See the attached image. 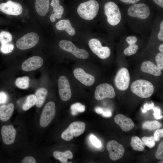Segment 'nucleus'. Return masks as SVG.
Listing matches in <instances>:
<instances>
[{"label": "nucleus", "mask_w": 163, "mask_h": 163, "mask_svg": "<svg viewBox=\"0 0 163 163\" xmlns=\"http://www.w3.org/2000/svg\"><path fill=\"white\" fill-rule=\"evenodd\" d=\"M99 5L94 0H90L81 3L78 6L77 11L79 16L83 19L91 20L97 15Z\"/></svg>", "instance_id": "f257e3e1"}, {"label": "nucleus", "mask_w": 163, "mask_h": 163, "mask_svg": "<svg viewBox=\"0 0 163 163\" xmlns=\"http://www.w3.org/2000/svg\"><path fill=\"white\" fill-rule=\"evenodd\" d=\"M132 91L142 98L150 97L154 91V87L150 82L145 80L139 79L134 82L131 86Z\"/></svg>", "instance_id": "f03ea898"}, {"label": "nucleus", "mask_w": 163, "mask_h": 163, "mask_svg": "<svg viewBox=\"0 0 163 163\" xmlns=\"http://www.w3.org/2000/svg\"><path fill=\"white\" fill-rule=\"evenodd\" d=\"M104 8L109 24L112 26L117 25L121 18V12L118 6L112 2H109L105 3Z\"/></svg>", "instance_id": "7ed1b4c3"}, {"label": "nucleus", "mask_w": 163, "mask_h": 163, "mask_svg": "<svg viewBox=\"0 0 163 163\" xmlns=\"http://www.w3.org/2000/svg\"><path fill=\"white\" fill-rule=\"evenodd\" d=\"M85 124L81 121H75L70 124L62 133V138L65 140L69 141L74 137H78L85 131Z\"/></svg>", "instance_id": "20e7f679"}, {"label": "nucleus", "mask_w": 163, "mask_h": 163, "mask_svg": "<svg viewBox=\"0 0 163 163\" xmlns=\"http://www.w3.org/2000/svg\"><path fill=\"white\" fill-rule=\"evenodd\" d=\"M39 38L38 35L36 33H29L17 40L16 46L21 50L28 49L35 46L38 43Z\"/></svg>", "instance_id": "39448f33"}, {"label": "nucleus", "mask_w": 163, "mask_h": 163, "mask_svg": "<svg viewBox=\"0 0 163 163\" xmlns=\"http://www.w3.org/2000/svg\"><path fill=\"white\" fill-rule=\"evenodd\" d=\"M59 45L62 49L71 53L78 58L85 59L89 56V53L86 50L78 48L70 41L61 40L59 42Z\"/></svg>", "instance_id": "423d86ee"}, {"label": "nucleus", "mask_w": 163, "mask_h": 163, "mask_svg": "<svg viewBox=\"0 0 163 163\" xmlns=\"http://www.w3.org/2000/svg\"><path fill=\"white\" fill-rule=\"evenodd\" d=\"M56 113L55 105L53 101L47 103L42 110L40 120V123L43 127L47 126L55 117Z\"/></svg>", "instance_id": "0eeeda50"}, {"label": "nucleus", "mask_w": 163, "mask_h": 163, "mask_svg": "<svg viewBox=\"0 0 163 163\" xmlns=\"http://www.w3.org/2000/svg\"><path fill=\"white\" fill-rule=\"evenodd\" d=\"M149 6L144 3L135 4L129 7L127 10L129 16L142 19L147 18L150 14Z\"/></svg>", "instance_id": "6e6552de"}, {"label": "nucleus", "mask_w": 163, "mask_h": 163, "mask_svg": "<svg viewBox=\"0 0 163 163\" xmlns=\"http://www.w3.org/2000/svg\"><path fill=\"white\" fill-rule=\"evenodd\" d=\"M130 81V75L128 69L125 68L120 69L114 79V83L116 88L120 90H125L129 87Z\"/></svg>", "instance_id": "1a4fd4ad"}, {"label": "nucleus", "mask_w": 163, "mask_h": 163, "mask_svg": "<svg viewBox=\"0 0 163 163\" xmlns=\"http://www.w3.org/2000/svg\"><path fill=\"white\" fill-rule=\"evenodd\" d=\"M88 45L92 51L101 59H106L110 54V48L107 46H103L100 41L96 39H91Z\"/></svg>", "instance_id": "9d476101"}, {"label": "nucleus", "mask_w": 163, "mask_h": 163, "mask_svg": "<svg viewBox=\"0 0 163 163\" xmlns=\"http://www.w3.org/2000/svg\"><path fill=\"white\" fill-rule=\"evenodd\" d=\"M115 95L113 87L109 84H101L96 88L94 97L97 100H101L106 98H113Z\"/></svg>", "instance_id": "9b49d317"}, {"label": "nucleus", "mask_w": 163, "mask_h": 163, "mask_svg": "<svg viewBox=\"0 0 163 163\" xmlns=\"http://www.w3.org/2000/svg\"><path fill=\"white\" fill-rule=\"evenodd\" d=\"M106 147L109 152L110 159L113 161H116L121 158L125 152L123 146L116 140H112L108 142Z\"/></svg>", "instance_id": "f8f14e48"}, {"label": "nucleus", "mask_w": 163, "mask_h": 163, "mask_svg": "<svg viewBox=\"0 0 163 163\" xmlns=\"http://www.w3.org/2000/svg\"><path fill=\"white\" fill-rule=\"evenodd\" d=\"M0 11L6 14L17 16L21 14L23 8L20 3L9 0L0 4Z\"/></svg>", "instance_id": "ddd939ff"}, {"label": "nucleus", "mask_w": 163, "mask_h": 163, "mask_svg": "<svg viewBox=\"0 0 163 163\" xmlns=\"http://www.w3.org/2000/svg\"><path fill=\"white\" fill-rule=\"evenodd\" d=\"M59 93L61 100L64 101H68L71 97L72 92L69 83L65 76H60L58 80Z\"/></svg>", "instance_id": "4468645a"}, {"label": "nucleus", "mask_w": 163, "mask_h": 163, "mask_svg": "<svg viewBox=\"0 0 163 163\" xmlns=\"http://www.w3.org/2000/svg\"><path fill=\"white\" fill-rule=\"evenodd\" d=\"M43 63V60L41 57L38 56H33L23 62L21 68L25 71H30L40 68Z\"/></svg>", "instance_id": "2eb2a0df"}, {"label": "nucleus", "mask_w": 163, "mask_h": 163, "mask_svg": "<svg viewBox=\"0 0 163 163\" xmlns=\"http://www.w3.org/2000/svg\"><path fill=\"white\" fill-rule=\"evenodd\" d=\"M16 133V129L12 125L3 126L1 130L3 142L8 145L13 143L15 140Z\"/></svg>", "instance_id": "dca6fc26"}, {"label": "nucleus", "mask_w": 163, "mask_h": 163, "mask_svg": "<svg viewBox=\"0 0 163 163\" xmlns=\"http://www.w3.org/2000/svg\"><path fill=\"white\" fill-rule=\"evenodd\" d=\"M73 73L75 77L85 86H90L94 82V77L86 73L82 68H76L74 70Z\"/></svg>", "instance_id": "f3484780"}, {"label": "nucleus", "mask_w": 163, "mask_h": 163, "mask_svg": "<svg viewBox=\"0 0 163 163\" xmlns=\"http://www.w3.org/2000/svg\"><path fill=\"white\" fill-rule=\"evenodd\" d=\"M114 120L122 130L125 132L131 130L135 126L133 121L130 118L122 114L117 115L114 117Z\"/></svg>", "instance_id": "a211bd4d"}, {"label": "nucleus", "mask_w": 163, "mask_h": 163, "mask_svg": "<svg viewBox=\"0 0 163 163\" xmlns=\"http://www.w3.org/2000/svg\"><path fill=\"white\" fill-rule=\"evenodd\" d=\"M141 70L143 72L155 76H159L161 74L160 68L150 61L143 62L141 66Z\"/></svg>", "instance_id": "6ab92c4d"}, {"label": "nucleus", "mask_w": 163, "mask_h": 163, "mask_svg": "<svg viewBox=\"0 0 163 163\" xmlns=\"http://www.w3.org/2000/svg\"><path fill=\"white\" fill-rule=\"evenodd\" d=\"M50 5L53 8V11L50 16V19L52 22H53L55 21L56 18H61L64 8L62 6L59 5V0H52Z\"/></svg>", "instance_id": "aec40b11"}, {"label": "nucleus", "mask_w": 163, "mask_h": 163, "mask_svg": "<svg viewBox=\"0 0 163 163\" xmlns=\"http://www.w3.org/2000/svg\"><path fill=\"white\" fill-rule=\"evenodd\" d=\"M56 27L60 30H64L70 36H73L75 33V29L73 27L70 21L68 19L59 21L56 24Z\"/></svg>", "instance_id": "412c9836"}, {"label": "nucleus", "mask_w": 163, "mask_h": 163, "mask_svg": "<svg viewBox=\"0 0 163 163\" xmlns=\"http://www.w3.org/2000/svg\"><path fill=\"white\" fill-rule=\"evenodd\" d=\"M14 109L13 104L10 103L7 105L0 107V119L3 121L9 120L12 114Z\"/></svg>", "instance_id": "4be33fe9"}, {"label": "nucleus", "mask_w": 163, "mask_h": 163, "mask_svg": "<svg viewBox=\"0 0 163 163\" xmlns=\"http://www.w3.org/2000/svg\"><path fill=\"white\" fill-rule=\"evenodd\" d=\"M50 0H36L35 8L37 13L44 16L47 13L49 8Z\"/></svg>", "instance_id": "5701e85b"}, {"label": "nucleus", "mask_w": 163, "mask_h": 163, "mask_svg": "<svg viewBox=\"0 0 163 163\" xmlns=\"http://www.w3.org/2000/svg\"><path fill=\"white\" fill-rule=\"evenodd\" d=\"M47 93V90L43 88H39L36 91L35 95L37 99L36 104L37 107H40L43 106Z\"/></svg>", "instance_id": "b1692460"}, {"label": "nucleus", "mask_w": 163, "mask_h": 163, "mask_svg": "<svg viewBox=\"0 0 163 163\" xmlns=\"http://www.w3.org/2000/svg\"><path fill=\"white\" fill-rule=\"evenodd\" d=\"M53 154L55 159L59 160L62 163H67L68 159H71L73 157L72 152L69 150H66L64 152L56 151L53 152Z\"/></svg>", "instance_id": "393cba45"}, {"label": "nucleus", "mask_w": 163, "mask_h": 163, "mask_svg": "<svg viewBox=\"0 0 163 163\" xmlns=\"http://www.w3.org/2000/svg\"><path fill=\"white\" fill-rule=\"evenodd\" d=\"M130 145L133 149L136 151H142L145 147V145L142 140L137 136L131 138Z\"/></svg>", "instance_id": "a878e982"}, {"label": "nucleus", "mask_w": 163, "mask_h": 163, "mask_svg": "<svg viewBox=\"0 0 163 163\" xmlns=\"http://www.w3.org/2000/svg\"><path fill=\"white\" fill-rule=\"evenodd\" d=\"M162 126L161 123L156 120L146 121L142 125V128L144 129L153 130L160 129Z\"/></svg>", "instance_id": "bb28decb"}, {"label": "nucleus", "mask_w": 163, "mask_h": 163, "mask_svg": "<svg viewBox=\"0 0 163 163\" xmlns=\"http://www.w3.org/2000/svg\"><path fill=\"white\" fill-rule=\"evenodd\" d=\"M36 98L35 95L30 94L28 96L23 105V110L25 111L28 110L36 104Z\"/></svg>", "instance_id": "cd10ccee"}, {"label": "nucleus", "mask_w": 163, "mask_h": 163, "mask_svg": "<svg viewBox=\"0 0 163 163\" xmlns=\"http://www.w3.org/2000/svg\"><path fill=\"white\" fill-rule=\"evenodd\" d=\"M15 85L17 87L20 88L26 89L29 86V78L27 76L18 77L15 81Z\"/></svg>", "instance_id": "c85d7f7f"}, {"label": "nucleus", "mask_w": 163, "mask_h": 163, "mask_svg": "<svg viewBox=\"0 0 163 163\" xmlns=\"http://www.w3.org/2000/svg\"><path fill=\"white\" fill-rule=\"evenodd\" d=\"M70 109L72 114L75 116L79 113L84 112L85 109V106L80 103L77 102L72 104Z\"/></svg>", "instance_id": "c756f323"}, {"label": "nucleus", "mask_w": 163, "mask_h": 163, "mask_svg": "<svg viewBox=\"0 0 163 163\" xmlns=\"http://www.w3.org/2000/svg\"><path fill=\"white\" fill-rule=\"evenodd\" d=\"M12 40V36L10 32L3 31L0 33V43L2 44L9 43Z\"/></svg>", "instance_id": "7c9ffc66"}, {"label": "nucleus", "mask_w": 163, "mask_h": 163, "mask_svg": "<svg viewBox=\"0 0 163 163\" xmlns=\"http://www.w3.org/2000/svg\"><path fill=\"white\" fill-rule=\"evenodd\" d=\"M141 140L145 145L150 148H152L155 144V141L153 136L150 137H143Z\"/></svg>", "instance_id": "2f4dec72"}, {"label": "nucleus", "mask_w": 163, "mask_h": 163, "mask_svg": "<svg viewBox=\"0 0 163 163\" xmlns=\"http://www.w3.org/2000/svg\"><path fill=\"white\" fill-rule=\"evenodd\" d=\"M138 49V46L134 44L129 46L124 51V53L126 55L129 56L135 54Z\"/></svg>", "instance_id": "473e14b6"}, {"label": "nucleus", "mask_w": 163, "mask_h": 163, "mask_svg": "<svg viewBox=\"0 0 163 163\" xmlns=\"http://www.w3.org/2000/svg\"><path fill=\"white\" fill-rule=\"evenodd\" d=\"M14 48V46L13 44L8 43L2 44L0 47V50L3 53L8 54L11 53Z\"/></svg>", "instance_id": "72a5a7b5"}, {"label": "nucleus", "mask_w": 163, "mask_h": 163, "mask_svg": "<svg viewBox=\"0 0 163 163\" xmlns=\"http://www.w3.org/2000/svg\"><path fill=\"white\" fill-rule=\"evenodd\" d=\"M163 53H158L155 56V60L157 66L161 70L163 69Z\"/></svg>", "instance_id": "f704fd0d"}, {"label": "nucleus", "mask_w": 163, "mask_h": 163, "mask_svg": "<svg viewBox=\"0 0 163 163\" xmlns=\"http://www.w3.org/2000/svg\"><path fill=\"white\" fill-rule=\"evenodd\" d=\"M155 156L158 159H162L163 158V141L159 144L157 151L155 153Z\"/></svg>", "instance_id": "c9c22d12"}, {"label": "nucleus", "mask_w": 163, "mask_h": 163, "mask_svg": "<svg viewBox=\"0 0 163 163\" xmlns=\"http://www.w3.org/2000/svg\"><path fill=\"white\" fill-rule=\"evenodd\" d=\"M90 139L92 143L97 148H100L102 146L101 142L94 136L91 135L90 137Z\"/></svg>", "instance_id": "e433bc0d"}, {"label": "nucleus", "mask_w": 163, "mask_h": 163, "mask_svg": "<svg viewBox=\"0 0 163 163\" xmlns=\"http://www.w3.org/2000/svg\"><path fill=\"white\" fill-rule=\"evenodd\" d=\"M153 136L155 141H159L160 138L163 137V129H156L154 133Z\"/></svg>", "instance_id": "4c0bfd02"}, {"label": "nucleus", "mask_w": 163, "mask_h": 163, "mask_svg": "<svg viewBox=\"0 0 163 163\" xmlns=\"http://www.w3.org/2000/svg\"><path fill=\"white\" fill-rule=\"evenodd\" d=\"M8 100L7 94L3 91L0 92V104L6 103Z\"/></svg>", "instance_id": "58836bf2"}, {"label": "nucleus", "mask_w": 163, "mask_h": 163, "mask_svg": "<svg viewBox=\"0 0 163 163\" xmlns=\"http://www.w3.org/2000/svg\"><path fill=\"white\" fill-rule=\"evenodd\" d=\"M127 42L129 45L135 44L137 41V38L134 36H129L126 39Z\"/></svg>", "instance_id": "ea45409f"}, {"label": "nucleus", "mask_w": 163, "mask_h": 163, "mask_svg": "<svg viewBox=\"0 0 163 163\" xmlns=\"http://www.w3.org/2000/svg\"><path fill=\"white\" fill-rule=\"evenodd\" d=\"M21 162L22 163H35L36 162L34 157L31 156H27L24 158Z\"/></svg>", "instance_id": "a19ab883"}, {"label": "nucleus", "mask_w": 163, "mask_h": 163, "mask_svg": "<svg viewBox=\"0 0 163 163\" xmlns=\"http://www.w3.org/2000/svg\"><path fill=\"white\" fill-rule=\"evenodd\" d=\"M158 37L159 40L163 41V21L161 22L160 24V31L158 34Z\"/></svg>", "instance_id": "79ce46f5"}, {"label": "nucleus", "mask_w": 163, "mask_h": 163, "mask_svg": "<svg viewBox=\"0 0 163 163\" xmlns=\"http://www.w3.org/2000/svg\"><path fill=\"white\" fill-rule=\"evenodd\" d=\"M152 109L154 112L153 114L155 118L160 119L162 118V116L160 115V110L159 109L153 107Z\"/></svg>", "instance_id": "37998d69"}, {"label": "nucleus", "mask_w": 163, "mask_h": 163, "mask_svg": "<svg viewBox=\"0 0 163 163\" xmlns=\"http://www.w3.org/2000/svg\"><path fill=\"white\" fill-rule=\"evenodd\" d=\"M153 107L154 104L153 103H152V104H149V105H148V104H146L144 105V109H142V112L143 113H145L146 112L147 110H149L152 109Z\"/></svg>", "instance_id": "c03bdc74"}, {"label": "nucleus", "mask_w": 163, "mask_h": 163, "mask_svg": "<svg viewBox=\"0 0 163 163\" xmlns=\"http://www.w3.org/2000/svg\"><path fill=\"white\" fill-rule=\"evenodd\" d=\"M122 2L127 4H135L139 2V0H120Z\"/></svg>", "instance_id": "a18cd8bd"}, {"label": "nucleus", "mask_w": 163, "mask_h": 163, "mask_svg": "<svg viewBox=\"0 0 163 163\" xmlns=\"http://www.w3.org/2000/svg\"><path fill=\"white\" fill-rule=\"evenodd\" d=\"M102 115L103 117H109L112 116V113L110 111L107 110L105 111H103Z\"/></svg>", "instance_id": "49530a36"}, {"label": "nucleus", "mask_w": 163, "mask_h": 163, "mask_svg": "<svg viewBox=\"0 0 163 163\" xmlns=\"http://www.w3.org/2000/svg\"><path fill=\"white\" fill-rule=\"evenodd\" d=\"M153 2L158 6L163 8V0H152Z\"/></svg>", "instance_id": "de8ad7c7"}, {"label": "nucleus", "mask_w": 163, "mask_h": 163, "mask_svg": "<svg viewBox=\"0 0 163 163\" xmlns=\"http://www.w3.org/2000/svg\"><path fill=\"white\" fill-rule=\"evenodd\" d=\"M95 112L98 114H102L103 112V110L102 108L99 107H97L95 109Z\"/></svg>", "instance_id": "09e8293b"}, {"label": "nucleus", "mask_w": 163, "mask_h": 163, "mask_svg": "<svg viewBox=\"0 0 163 163\" xmlns=\"http://www.w3.org/2000/svg\"><path fill=\"white\" fill-rule=\"evenodd\" d=\"M158 49L159 51L163 53V44H161L159 46Z\"/></svg>", "instance_id": "8fccbe9b"}]
</instances>
